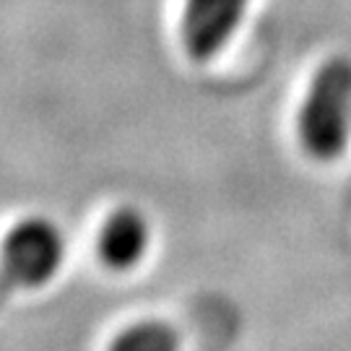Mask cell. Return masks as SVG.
I'll list each match as a JSON object with an SVG mask.
<instances>
[{
	"label": "cell",
	"mask_w": 351,
	"mask_h": 351,
	"mask_svg": "<svg viewBox=\"0 0 351 351\" xmlns=\"http://www.w3.org/2000/svg\"><path fill=\"white\" fill-rule=\"evenodd\" d=\"M297 136L315 162L339 159L351 136V58L336 55L315 71L297 117Z\"/></svg>",
	"instance_id": "6da1fadb"
},
{
	"label": "cell",
	"mask_w": 351,
	"mask_h": 351,
	"mask_svg": "<svg viewBox=\"0 0 351 351\" xmlns=\"http://www.w3.org/2000/svg\"><path fill=\"white\" fill-rule=\"evenodd\" d=\"M65 261V239L47 219H24L0 245V278L8 287H45Z\"/></svg>",
	"instance_id": "7a4b0ae2"
},
{
	"label": "cell",
	"mask_w": 351,
	"mask_h": 351,
	"mask_svg": "<svg viewBox=\"0 0 351 351\" xmlns=\"http://www.w3.org/2000/svg\"><path fill=\"white\" fill-rule=\"evenodd\" d=\"M250 0H185L182 5V47L193 60L206 63L216 58L234 37Z\"/></svg>",
	"instance_id": "3957f363"
},
{
	"label": "cell",
	"mask_w": 351,
	"mask_h": 351,
	"mask_svg": "<svg viewBox=\"0 0 351 351\" xmlns=\"http://www.w3.org/2000/svg\"><path fill=\"white\" fill-rule=\"evenodd\" d=\"M151 226L138 208H117L99 232V258L112 271H128L146 258Z\"/></svg>",
	"instance_id": "277c9868"
},
{
	"label": "cell",
	"mask_w": 351,
	"mask_h": 351,
	"mask_svg": "<svg viewBox=\"0 0 351 351\" xmlns=\"http://www.w3.org/2000/svg\"><path fill=\"white\" fill-rule=\"evenodd\" d=\"M110 351H180V336L162 320H141L112 341Z\"/></svg>",
	"instance_id": "5b68a950"
}]
</instances>
